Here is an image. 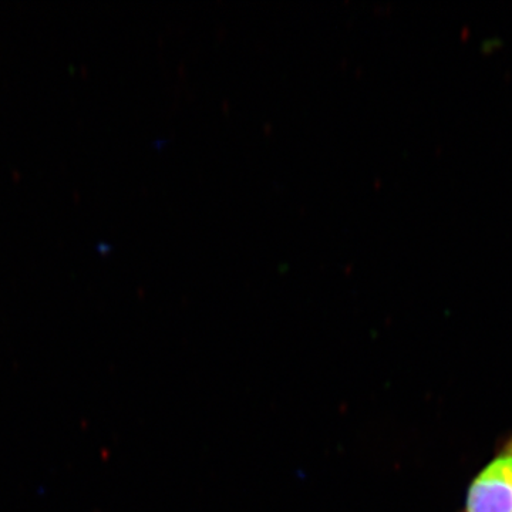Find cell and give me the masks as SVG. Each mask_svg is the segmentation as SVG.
<instances>
[{"mask_svg":"<svg viewBox=\"0 0 512 512\" xmlns=\"http://www.w3.org/2000/svg\"><path fill=\"white\" fill-rule=\"evenodd\" d=\"M463 512H512V436L471 481Z\"/></svg>","mask_w":512,"mask_h":512,"instance_id":"1","label":"cell"}]
</instances>
